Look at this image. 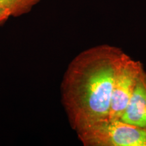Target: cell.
I'll return each mask as SVG.
<instances>
[{
  "label": "cell",
  "mask_w": 146,
  "mask_h": 146,
  "mask_svg": "<svg viewBox=\"0 0 146 146\" xmlns=\"http://www.w3.org/2000/svg\"><path fill=\"white\" fill-rule=\"evenodd\" d=\"M126 56L119 47L100 45L79 53L69 64L62 102L76 132L108 118L115 76Z\"/></svg>",
  "instance_id": "1"
},
{
  "label": "cell",
  "mask_w": 146,
  "mask_h": 146,
  "mask_svg": "<svg viewBox=\"0 0 146 146\" xmlns=\"http://www.w3.org/2000/svg\"><path fill=\"white\" fill-rule=\"evenodd\" d=\"M85 146H146V131L121 120H102L76 132Z\"/></svg>",
  "instance_id": "2"
},
{
  "label": "cell",
  "mask_w": 146,
  "mask_h": 146,
  "mask_svg": "<svg viewBox=\"0 0 146 146\" xmlns=\"http://www.w3.org/2000/svg\"><path fill=\"white\" fill-rule=\"evenodd\" d=\"M143 66L127 54L115 76L111 95L108 119L119 120L134 92Z\"/></svg>",
  "instance_id": "3"
},
{
  "label": "cell",
  "mask_w": 146,
  "mask_h": 146,
  "mask_svg": "<svg viewBox=\"0 0 146 146\" xmlns=\"http://www.w3.org/2000/svg\"><path fill=\"white\" fill-rule=\"evenodd\" d=\"M120 120L146 131V72L144 68Z\"/></svg>",
  "instance_id": "4"
},
{
  "label": "cell",
  "mask_w": 146,
  "mask_h": 146,
  "mask_svg": "<svg viewBox=\"0 0 146 146\" xmlns=\"http://www.w3.org/2000/svg\"><path fill=\"white\" fill-rule=\"evenodd\" d=\"M41 0H0V25L10 17H18L30 12Z\"/></svg>",
  "instance_id": "5"
}]
</instances>
